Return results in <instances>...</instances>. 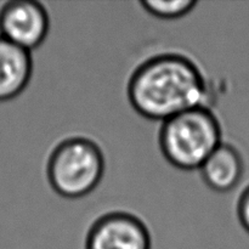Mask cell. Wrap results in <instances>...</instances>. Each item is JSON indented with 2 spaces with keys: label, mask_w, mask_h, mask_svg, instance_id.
I'll list each match as a JSON object with an SVG mask.
<instances>
[{
  "label": "cell",
  "mask_w": 249,
  "mask_h": 249,
  "mask_svg": "<svg viewBox=\"0 0 249 249\" xmlns=\"http://www.w3.org/2000/svg\"><path fill=\"white\" fill-rule=\"evenodd\" d=\"M243 169V160L237 148L221 142L204 160L199 172L209 189L216 192H229L241 181Z\"/></svg>",
  "instance_id": "cell-7"
},
{
  "label": "cell",
  "mask_w": 249,
  "mask_h": 249,
  "mask_svg": "<svg viewBox=\"0 0 249 249\" xmlns=\"http://www.w3.org/2000/svg\"><path fill=\"white\" fill-rule=\"evenodd\" d=\"M105 158L96 142L74 136L63 140L51 152L46 175L56 194L66 198L89 195L101 181Z\"/></svg>",
  "instance_id": "cell-3"
},
{
  "label": "cell",
  "mask_w": 249,
  "mask_h": 249,
  "mask_svg": "<svg viewBox=\"0 0 249 249\" xmlns=\"http://www.w3.org/2000/svg\"><path fill=\"white\" fill-rule=\"evenodd\" d=\"M237 215L245 230L249 232V185L246 187L238 199Z\"/></svg>",
  "instance_id": "cell-9"
},
{
  "label": "cell",
  "mask_w": 249,
  "mask_h": 249,
  "mask_svg": "<svg viewBox=\"0 0 249 249\" xmlns=\"http://www.w3.org/2000/svg\"><path fill=\"white\" fill-rule=\"evenodd\" d=\"M50 19L36 0H7L0 10V36L31 51L45 40Z\"/></svg>",
  "instance_id": "cell-4"
},
{
  "label": "cell",
  "mask_w": 249,
  "mask_h": 249,
  "mask_svg": "<svg viewBox=\"0 0 249 249\" xmlns=\"http://www.w3.org/2000/svg\"><path fill=\"white\" fill-rule=\"evenodd\" d=\"M140 5L147 14L162 19L184 17L196 7L195 0H141Z\"/></svg>",
  "instance_id": "cell-8"
},
{
  "label": "cell",
  "mask_w": 249,
  "mask_h": 249,
  "mask_svg": "<svg viewBox=\"0 0 249 249\" xmlns=\"http://www.w3.org/2000/svg\"><path fill=\"white\" fill-rule=\"evenodd\" d=\"M158 141L173 167L199 169L221 143L220 123L206 106L196 107L163 122Z\"/></svg>",
  "instance_id": "cell-2"
},
{
  "label": "cell",
  "mask_w": 249,
  "mask_h": 249,
  "mask_svg": "<svg viewBox=\"0 0 249 249\" xmlns=\"http://www.w3.org/2000/svg\"><path fill=\"white\" fill-rule=\"evenodd\" d=\"M207 87L196 63L180 53H162L141 63L128 83L133 108L143 118L168 121L204 106Z\"/></svg>",
  "instance_id": "cell-1"
},
{
  "label": "cell",
  "mask_w": 249,
  "mask_h": 249,
  "mask_svg": "<svg viewBox=\"0 0 249 249\" xmlns=\"http://www.w3.org/2000/svg\"><path fill=\"white\" fill-rule=\"evenodd\" d=\"M32 74L31 51L0 36V102L21 96L31 82Z\"/></svg>",
  "instance_id": "cell-6"
},
{
  "label": "cell",
  "mask_w": 249,
  "mask_h": 249,
  "mask_svg": "<svg viewBox=\"0 0 249 249\" xmlns=\"http://www.w3.org/2000/svg\"><path fill=\"white\" fill-rule=\"evenodd\" d=\"M85 249H151V235L138 216L112 212L90 226Z\"/></svg>",
  "instance_id": "cell-5"
}]
</instances>
